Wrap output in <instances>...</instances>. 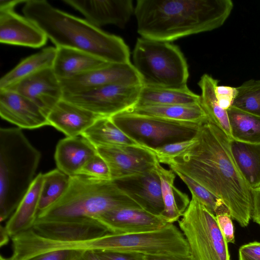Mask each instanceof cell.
<instances>
[{
	"label": "cell",
	"mask_w": 260,
	"mask_h": 260,
	"mask_svg": "<svg viewBox=\"0 0 260 260\" xmlns=\"http://www.w3.org/2000/svg\"><path fill=\"white\" fill-rule=\"evenodd\" d=\"M194 145L168 164L173 171L191 178L221 200L232 218L242 227L251 218L252 188L232 154L228 136L207 121L201 124Z\"/></svg>",
	"instance_id": "1"
},
{
	"label": "cell",
	"mask_w": 260,
	"mask_h": 260,
	"mask_svg": "<svg viewBox=\"0 0 260 260\" xmlns=\"http://www.w3.org/2000/svg\"><path fill=\"white\" fill-rule=\"evenodd\" d=\"M231 0H138L134 14L141 37L166 42L221 26Z\"/></svg>",
	"instance_id": "2"
},
{
	"label": "cell",
	"mask_w": 260,
	"mask_h": 260,
	"mask_svg": "<svg viewBox=\"0 0 260 260\" xmlns=\"http://www.w3.org/2000/svg\"><path fill=\"white\" fill-rule=\"evenodd\" d=\"M24 4V16L35 23L56 47L82 51L112 63L131 62L129 48L120 37L60 10L45 0H28Z\"/></svg>",
	"instance_id": "3"
},
{
	"label": "cell",
	"mask_w": 260,
	"mask_h": 260,
	"mask_svg": "<svg viewBox=\"0 0 260 260\" xmlns=\"http://www.w3.org/2000/svg\"><path fill=\"white\" fill-rule=\"evenodd\" d=\"M41 152L20 128L0 129V220L11 216L36 177Z\"/></svg>",
	"instance_id": "4"
},
{
	"label": "cell",
	"mask_w": 260,
	"mask_h": 260,
	"mask_svg": "<svg viewBox=\"0 0 260 260\" xmlns=\"http://www.w3.org/2000/svg\"><path fill=\"white\" fill-rule=\"evenodd\" d=\"M123 207L141 208L113 181L75 175L70 176L63 195L49 208L39 213L37 219H95L106 212Z\"/></svg>",
	"instance_id": "5"
},
{
	"label": "cell",
	"mask_w": 260,
	"mask_h": 260,
	"mask_svg": "<svg viewBox=\"0 0 260 260\" xmlns=\"http://www.w3.org/2000/svg\"><path fill=\"white\" fill-rule=\"evenodd\" d=\"M133 61L142 85L167 88L187 85L189 72L186 60L180 48L169 42L138 38Z\"/></svg>",
	"instance_id": "6"
},
{
	"label": "cell",
	"mask_w": 260,
	"mask_h": 260,
	"mask_svg": "<svg viewBox=\"0 0 260 260\" xmlns=\"http://www.w3.org/2000/svg\"><path fill=\"white\" fill-rule=\"evenodd\" d=\"M85 250L134 252L145 256L188 255L183 233L173 223L153 231L126 234H108L87 241Z\"/></svg>",
	"instance_id": "7"
},
{
	"label": "cell",
	"mask_w": 260,
	"mask_h": 260,
	"mask_svg": "<svg viewBox=\"0 0 260 260\" xmlns=\"http://www.w3.org/2000/svg\"><path fill=\"white\" fill-rule=\"evenodd\" d=\"M178 222L194 260H230L228 243L215 216L194 196Z\"/></svg>",
	"instance_id": "8"
},
{
	"label": "cell",
	"mask_w": 260,
	"mask_h": 260,
	"mask_svg": "<svg viewBox=\"0 0 260 260\" xmlns=\"http://www.w3.org/2000/svg\"><path fill=\"white\" fill-rule=\"evenodd\" d=\"M110 118L126 135L151 150L194 138L203 123L176 121L126 111Z\"/></svg>",
	"instance_id": "9"
},
{
	"label": "cell",
	"mask_w": 260,
	"mask_h": 260,
	"mask_svg": "<svg viewBox=\"0 0 260 260\" xmlns=\"http://www.w3.org/2000/svg\"><path fill=\"white\" fill-rule=\"evenodd\" d=\"M142 86L108 85L63 95V99L99 116L111 117L137 105Z\"/></svg>",
	"instance_id": "10"
},
{
	"label": "cell",
	"mask_w": 260,
	"mask_h": 260,
	"mask_svg": "<svg viewBox=\"0 0 260 260\" xmlns=\"http://www.w3.org/2000/svg\"><path fill=\"white\" fill-rule=\"evenodd\" d=\"M23 0L0 1V42L1 43L40 48L47 40L45 33L26 17L14 9Z\"/></svg>",
	"instance_id": "11"
},
{
	"label": "cell",
	"mask_w": 260,
	"mask_h": 260,
	"mask_svg": "<svg viewBox=\"0 0 260 260\" xmlns=\"http://www.w3.org/2000/svg\"><path fill=\"white\" fill-rule=\"evenodd\" d=\"M95 148L109 167L112 181L149 172L158 162L154 152L142 146Z\"/></svg>",
	"instance_id": "12"
},
{
	"label": "cell",
	"mask_w": 260,
	"mask_h": 260,
	"mask_svg": "<svg viewBox=\"0 0 260 260\" xmlns=\"http://www.w3.org/2000/svg\"><path fill=\"white\" fill-rule=\"evenodd\" d=\"M60 81L63 95L111 84L142 85L141 77L131 62L110 63L105 67Z\"/></svg>",
	"instance_id": "13"
},
{
	"label": "cell",
	"mask_w": 260,
	"mask_h": 260,
	"mask_svg": "<svg viewBox=\"0 0 260 260\" xmlns=\"http://www.w3.org/2000/svg\"><path fill=\"white\" fill-rule=\"evenodd\" d=\"M31 229L40 236L58 243L86 241L110 233L103 224L93 218L37 219Z\"/></svg>",
	"instance_id": "14"
},
{
	"label": "cell",
	"mask_w": 260,
	"mask_h": 260,
	"mask_svg": "<svg viewBox=\"0 0 260 260\" xmlns=\"http://www.w3.org/2000/svg\"><path fill=\"white\" fill-rule=\"evenodd\" d=\"M7 89L17 92L32 101L47 117L63 98L64 94L60 79L52 68L31 75Z\"/></svg>",
	"instance_id": "15"
},
{
	"label": "cell",
	"mask_w": 260,
	"mask_h": 260,
	"mask_svg": "<svg viewBox=\"0 0 260 260\" xmlns=\"http://www.w3.org/2000/svg\"><path fill=\"white\" fill-rule=\"evenodd\" d=\"M95 219L113 234L156 231L164 228L168 224L161 216L136 207L115 209L104 213Z\"/></svg>",
	"instance_id": "16"
},
{
	"label": "cell",
	"mask_w": 260,
	"mask_h": 260,
	"mask_svg": "<svg viewBox=\"0 0 260 260\" xmlns=\"http://www.w3.org/2000/svg\"><path fill=\"white\" fill-rule=\"evenodd\" d=\"M63 2L78 10L87 21L99 28L108 24L124 27L135 10L132 0H64Z\"/></svg>",
	"instance_id": "17"
},
{
	"label": "cell",
	"mask_w": 260,
	"mask_h": 260,
	"mask_svg": "<svg viewBox=\"0 0 260 260\" xmlns=\"http://www.w3.org/2000/svg\"><path fill=\"white\" fill-rule=\"evenodd\" d=\"M142 209L157 216L164 210L160 182L155 169L114 180Z\"/></svg>",
	"instance_id": "18"
},
{
	"label": "cell",
	"mask_w": 260,
	"mask_h": 260,
	"mask_svg": "<svg viewBox=\"0 0 260 260\" xmlns=\"http://www.w3.org/2000/svg\"><path fill=\"white\" fill-rule=\"evenodd\" d=\"M0 115L20 128L49 125L47 115L32 101L10 89H0Z\"/></svg>",
	"instance_id": "19"
},
{
	"label": "cell",
	"mask_w": 260,
	"mask_h": 260,
	"mask_svg": "<svg viewBox=\"0 0 260 260\" xmlns=\"http://www.w3.org/2000/svg\"><path fill=\"white\" fill-rule=\"evenodd\" d=\"M101 116L63 98L47 115L49 125L68 137L81 136Z\"/></svg>",
	"instance_id": "20"
},
{
	"label": "cell",
	"mask_w": 260,
	"mask_h": 260,
	"mask_svg": "<svg viewBox=\"0 0 260 260\" xmlns=\"http://www.w3.org/2000/svg\"><path fill=\"white\" fill-rule=\"evenodd\" d=\"M97 153L95 147L83 136L67 137L58 141L54 159L58 169L72 176L78 175L86 162Z\"/></svg>",
	"instance_id": "21"
},
{
	"label": "cell",
	"mask_w": 260,
	"mask_h": 260,
	"mask_svg": "<svg viewBox=\"0 0 260 260\" xmlns=\"http://www.w3.org/2000/svg\"><path fill=\"white\" fill-rule=\"evenodd\" d=\"M56 48V54L52 69L59 79L81 75L112 63L79 50Z\"/></svg>",
	"instance_id": "22"
},
{
	"label": "cell",
	"mask_w": 260,
	"mask_h": 260,
	"mask_svg": "<svg viewBox=\"0 0 260 260\" xmlns=\"http://www.w3.org/2000/svg\"><path fill=\"white\" fill-rule=\"evenodd\" d=\"M43 181L44 174L40 173L8 220L5 227L10 237L33 226L38 217Z\"/></svg>",
	"instance_id": "23"
},
{
	"label": "cell",
	"mask_w": 260,
	"mask_h": 260,
	"mask_svg": "<svg viewBox=\"0 0 260 260\" xmlns=\"http://www.w3.org/2000/svg\"><path fill=\"white\" fill-rule=\"evenodd\" d=\"M158 175L164 203L160 216L168 223L178 221L187 208L190 200L188 195L174 184L176 175L172 169H166L158 162L155 167Z\"/></svg>",
	"instance_id": "24"
},
{
	"label": "cell",
	"mask_w": 260,
	"mask_h": 260,
	"mask_svg": "<svg viewBox=\"0 0 260 260\" xmlns=\"http://www.w3.org/2000/svg\"><path fill=\"white\" fill-rule=\"evenodd\" d=\"M200 95L185 86L167 88L142 85L139 98L135 106L200 104Z\"/></svg>",
	"instance_id": "25"
},
{
	"label": "cell",
	"mask_w": 260,
	"mask_h": 260,
	"mask_svg": "<svg viewBox=\"0 0 260 260\" xmlns=\"http://www.w3.org/2000/svg\"><path fill=\"white\" fill-rule=\"evenodd\" d=\"M56 48L48 47L22 59L0 80V89H7L42 70L52 68Z\"/></svg>",
	"instance_id": "26"
},
{
	"label": "cell",
	"mask_w": 260,
	"mask_h": 260,
	"mask_svg": "<svg viewBox=\"0 0 260 260\" xmlns=\"http://www.w3.org/2000/svg\"><path fill=\"white\" fill-rule=\"evenodd\" d=\"M126 112L180 121L202 123L208 121V116L201 103L135 106Z\"/></svg>",
	"instance_id": "27"
},
{
	"label": "cell",
	"mask_w": 260,
	"mask_h": 260,
	"mask_svg": "<svg viewBox=\"0 0 260 260\" xmlns=\"http://www.w3.org/2000/svg\"><path fill=\"white\" fill-rule=\"evenodd\" d=\"M230 146L236 165L250 187L260 186V144L231 139Z\"/></svg>",
	"instance_id": "28"
},
{
	"label": "cell",
	"mask_w": 260,
	"mask_h": 260,
	"mask_svg": "<svg viewBox=\"0 0 260 260\" xmlns=\"http://www.w3.org/2000/svg\"><path fill=\"white\" fill-rule=\"evenodd\" d=\"M81 136L95 147L141 146L123 132L109 117L98 119Z\"/></svg>",
	"instance_id": "29"
},
{
	"label": "cell",
	"mask_w": 260,
	"mask_h": 260,
	"mask_svg": "<svg viewBox=\"0 0 260 260\" xmlns=\"http://www.w3.org/2000/svg\"><path fill=\"white\" fill-rule=\"evenodd\" d=\"M218 81L205 74L198 82L201 90V105L206 112L208 121L220 128L231 140L230 125L227 110L219 105L215 93Z\"/></svg>",
	"instance_id": "30"
},
{
	"label": "cell",
	"mask_w": 260,
	"mask_h": 260,
	"mask_svg": "<svg viewBox=\"0 0 260 260\" xmlns=\"http://www.w3.org/2000/svg\"><path fill=\"white\" fill-rule=\"evenodd\" d=\"M227 112L232 139L260 144V117L233 106Z\"/></svg>",
	"instance_id": "31"
},
{
	"label": "cell",
	"mask_w": 260,
	"mask_h": 260,
	"mask_svg": "<svg viewBox=\"0 0 260 260\" xmlns=\"http://www.w3.org/2000/svg\"><path fill=\"white\" fill-rule=\"evenodd\" d=\"M69 181L70 176L58 169L44 174L38 213L49 208L63 195L68 187Z\"/></svg>",
	"instance_id": "32"
},
{
	"label": "cell",
	"mask_w": 260,
	"mask_h": 260,
	"mask_svg": "<svg viewBox=\"0 0 260 260\" xmlns=\"http://www.w3.org/2000/svg\"><path fill=\"white\" fill-rule=\"evenodd\" d=\"M232 106L260 117V80H250L237 87Z\"/></svg>",
	"instance_id": "33"
},
{
	"label": "cell",
	"mask_w": 260,
	"mask_h": 260,
	"mask_svg": "<svg viewBox=\"0 0 260 260\" xmlns=\"http://www.w3.org/2000/svg\"><path fill=\"white\" fill-rule=\"evenodd\" d=\"M174 172L186 184L190 190L191 194L196 197L211 213L215 215L217 207L223 202L222 201L217 198L206 188L191 178L180 172L177 171Z\"/></svg>",
	"instance_id": "34"
},
{
	"label": "cell",
	"mask_w": 260,
	"mask_h": 260,
	"mask_svg": "<svg viewBox=\"0 0 260 260\" xmlns=\"http://www.w3.org/2000/svg\"><path fill=\"white\" fill-rule=\"evenodd\" d=\"M197 141V138L196 136L191 139L170 143L152 151L160 164L167 165L171 160L189 149Z\"/></svg>",
	"instance_id": "35"
},
{
	"label": "cell",
	"mask_w": 260,
	"mask_h": 260,
	"mask_svg": "<svg viewBox=\"0 0 260 260\" xmlns=\"http://www.w3.org/2000/svg\"><path fill=\"white\" fill-rule=\"evenodd\" d=\"M78 175L104 181H112L109 167L105 160L98 153L86 162Z\"/></svg>",
	"instance_id": "36"
},
{
	"label": "cell",
	"mask_w": 260,
	"mask_h": 260,
	"mask_svg": "<svg viewBox=\"0 0 260 260\" xmlns=\"http://www.w3.org/2000/svg\"><path fill=\"white\" fill-rule=\"evenodd\" d=\"M215 216L220 230L226 242L234 244L235 242L234 227L229 210L224 203L216 208Z\"/></svg>",
	"instance_id": "37"
},
{
	"label": "cell",
	"mask_w": 260,
	"mask_h": 260,
	"mask_svg": "<svg viewBox=\"0 0 260 260\" xmlns=\"http://www.w3.org/2000/svg\"><path fill=\"white\" fill-rule=\"evenodd\" d=\"M84 251L62 249L47 252L28 260H75L81 257Z\"/></svg>",
	"instance_id": "38"
},
{
	"label": "cell",
	"mask_w": 260,
	"mask_h": 260,
	"mask_svg": "<svg viewBox=\"0 0 260 260\" xmlns=\"http://www.w3.org/2000/svg\"><path fill=\"white\" fill-rule=\"evenodd\" d=\"M237 93V87L217 85L215 88V93L218 103L219 106L225 110H228L232 106Z\"/></svg>",
	"instance_id": "39"
},
{
	"label": "cell",
	"mask_w": 260,
	"mask_h": 260,
	"mask_svg": "<svg viewBox=\"0 0 260 260\" xmlns=\"http://www.w3.org/2000/svg\"><path fill=\"white\" fill-rule=\"evenodd\" d=\"M95 252L102 260H145V255L138 253L114 251Z\"/></svg>",
	"instance_id": "40"
},
{
	"label": "cell",
	"mask_w": 260,
	"mask_h": 260,
	"mask_svg": "<svg viewBox=\"0 0 260 260\" xmlns=\"http://www.w3.org/2000/svg\"><path fill=\"white\" fill-rule=\"evenodd\" d=\"M239 260H260V242L255 241L241 246Z\"/></svg>",
	"instance_id": "41"
},
{
	"label": "cell",
	"mask_w": 260,
	"mask_h": 260,
	"mask_svg": "<svg viewBox=\"0 0 260 260\" xmlns=\"http://www.w3.org/2000/svg\"><path fill=\"white\" fill-rule=\"evenodd\" d=\"M252 208L251 218L260 225V186L252 189Z\"/></svg>",
	"instance_id": "42"
},
{
	"label": "cell",
	"mask_w": 260,
	"mask_h": 260,
	"mask_svg": "<svg viewBox=\"0 0 260 260\" xmlns=\"http://www.w3.org/2000/svg\"><path fill=\"white\" fill-rule=\"evenodd\" d=\"M145 260H194L191 255L145 256Z\"/></svg>",
	"instance_id": "43"
},
{
	"label": "cell",
	"mask_w": 260,
	"mask_h": 260,
	"mask_svg": "<svg viewBox=\"0 0 260 260\" xmlns=\"http://www.w3.org/2000/svg\"><path fill=\"white\" fill-rule=\"evenodd\" d=\"M10 236H9L5 226L1 225L0 229V246L6 245L9 240Z\"/></svg>",
	"instance_id": "44"
},
{
	"label": "cell",
	"mask_w": 260,
	"mask_h": 260,
	"mask_svg": "<svg viewBox=\"0 0 260 260\" xmlns=\"http://www.w3.org/2000/svg\"><path fill=\"white\" fill-rule=\"evenodd\" d=\"M82 260H102L96 252L92 250L84 251L82 255Z\"/></svg>",
	"instance_id": "45"
},
{
	"label": "cell",
	"mask_w": 260,
	"mask_h": 260,
	"mask_svg": "<svg viewBox=\"0 0 260 260\" xmlns=\"http://www.w3.org/2000/svg\"><path fill=\"white\" fill-rule=\"evenodd\" d=\"M75 260H82V256L78 259H75Z\"/></svg>",
	"instance_id": "46"
}]
</instances>
